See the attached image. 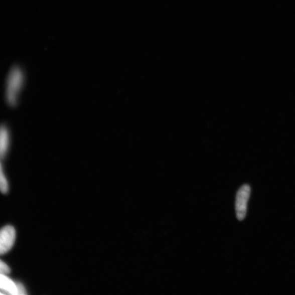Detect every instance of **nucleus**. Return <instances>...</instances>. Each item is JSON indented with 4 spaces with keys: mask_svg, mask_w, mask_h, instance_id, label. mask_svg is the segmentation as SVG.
Segmentation results:
<instances>
[{
    "mask_svg": "<svg viewBox=\"0 0 295 295\" xmlns=\"http://www.w3.org/2000/svg\"><path fill=\"white\" fill-rule=\"evenodd\" d=\"M250 192V187L247 184L242 186L237 192L235 206L236 216L239 220H243L246 216Z\"/></svg>",
    "mask_w": 295,
    "mask_h": 295,
    "instance_id": "nucleus-2",
    "label": "nucleus"
},
{
    "mask_svg": "<svg viewBox=\"0 0 295 295\" xmlns=\"http://www.w3.org/2000/svg\"><path fill=\"white\" fill-rule=\"evenodd\" d=\"M25 83V75L19 66L11 69L6 82L5 98L8 105L15 108L19 102L20 96Z\"/></svg>",
    "mask_w": 295,
    "mask_h": 295,
    "instance_id": "nucleus-1",
    "label": "nucleus"
},
{
    "mask_svg": "<svg viewBox=\"0 0 295 295\" xmlns=\"http://www.w3.org/2000/svg\"><path fill=\"white\" fill-rule=\"evenodd\" d=\"M11 145V133L9 128L4 124L0 125V159L7 157Z\"/></svg>",
    "mask_w": 295,
    "mask_h": 295,
    "instance_id": "nucleus-4",
    "label": "nucleus"
},
{
    "mask_svg": "<svg viewBox=\"0 0 295 295\" xmlns=\"http://www.w3.org/2000/svg\"><path fill=\"white\" fill-rule=\"evenodd\" d=\"M16 237L13 226H6L0 230V255L8 253L13 247Z\"/></svg>",
    "mask_w": 295,
    "mask_h": 295,
    "instance_id": "nucleus-3",
    "label": "nucleus"
},
{
    "mask_svg": "<svg viewBox=\"0 0 295 295\" xmlns=\"http://www.w3.org/2000/svg\"><path fill=\"white\" fill-rule=\"evenodd\" d=\"M0 289L9 294L17 295V282L8 277L6 274L0 273Z\"/></svg>",
    "mask_w": 295,
    "mask_h": 295,
    "instance_id": "nucleus-5",
    "label": "nucleus"
},
{
    "mask_svg": "<svg viewBox=\"0 0 295 295\" xmlns=\"http://www.w3.org/2000/svg\"><path fill=\"white\" fill-rule=\"evenodd\" d=\"M3 160L0 159V191L4 194L7 193L9 191V183L5 175Z\"/></svg>",
    "mask_w": 295,
    "mask_h": 295,
    "instance_id": "nucleus-6",
    "label": "nucleus"
},
{
    "mask_svg": "<svg viewBox=\"0 0 295 295\" xmlns=\"http://www.w3.org/2000/svg\"><path fill=\"white\" fill-rule=\"evenodd\" d=\"M10 271V268L7 264L0 260V273L6 274L9 273Z\"/></svg>",
    "mask_w": 295,
    "mask_h": 295,
    "instance_id": "nucleus-7",
    "label": "nucleus"
},
{
    "mask_svg": "<svg viewBox=\"0 0 295 295\" xmlns=\"http://www.w3.org/2000/svg\"><path fill=\"white\" fill-rule=\"evenodd\" d=\"M17 294H27V291L24 286L20 282H17Z\"/></svg>",
    "mask_w": 295,
    "mask_h": 295,
    "instance_id": "nucleus-8",
    "label": "nucleus"
}]
</instances>
